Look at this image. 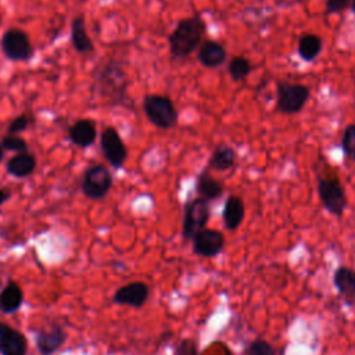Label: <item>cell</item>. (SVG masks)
<instances>
[{
  "label": "cell",
  "instance_id": "obj_1",
  "mask_svg": "<svg viewBox=\"0 0 355 355\" xmlns=\"http://www.w3.org/2000/svg\"><path fill=\"white\" fill-rule=\"evenodd\" d=\"M205 32L207 24L198 14L189 18H182L168 37L172 57L178 60L189 57L194 50L198 49Z\"/></svg>",
  "mask_w": 355,
  "mask_h": 355
},
{
  "label": "cell",
  "instance_id": "obj_2",
  "mask_svg": "<svg viewBox=\"0 0 355 355\" xmlns=\"http://www.w3.org/2000/svg\"><path fill=\"white\" fill-rule=\"evenodd\" d=\"M143 110L147 119L159 129L169 130L178 123V111L166 96L147 94L143 100Z\"/></svg>",
  "mask_w": 355,
  "mask_h": 355
},
{
  "label": "cell",
  "instance_id": "obj_3",
  "mask_svg": "<svg viewBox=\"0 0 355 355\" xmlns=\"http://www.w3.org/2000/svg\"><path fill=\"white\" fill-rule=\"evenodd\" d=\"M316 189L324 209L329 214L340 218L348 205L347 196L340 179L336 175L318 178Z\"/></svg>",
  "mask_w": 355,
  "mask_h": 355
},
{
  "label": "cell",
  "instance_id": "obj_4",
  "mask_svg": "<svg viewBox=\"0 0 355 355\" xmlns=\"http://www.w3.org/2000/svg\"><path fill=\"white\" fill-rule=\"evenodd\" d=\"M276 107L280 112L291 115L300 112L309 100V89L301 83L280 80L276 85Z\"/></svg>",
  "mask_w": 355,
  "mask_h": 355
},
{
  "label": "cell",
  "instance_id": "obj_5",
  "mask_svg": "<svg viewBox=\"0 0 355 355\" xmlns=\"http://www.w3.org/2000/svg\"><path fill=\"white\" fill-rule=\"evenodd\" d=\"M211 216L209 202L204 198L196 197L184 204L183 208V222H182V236L184 241L193 240V237L202 229Z\"/></svg>",
  "mask_w": 355,
  "mask_h": 355
},
{
  "label": "cell",
  "instance_id": "obj_6",
  "mask_svg": "<svg viewBox=\"0 0 355 355\" xmlns=\"http://www.w3.org/2000/svg\"><path fill=\"white\" fill-rule=\"evenodd\" d=\"M112 186V176L110 171L103 165H93L90 166L83 176L82 190L85 196L93 200L103 198L107 196Z\"/></svg>",
  "mask_w": 355,
  "mask_h": 355
},
{
  "label": "cell",
  "instance_id": "obj_7",
  "mask_svg": "<svg viewBox=\"0 0 355 355\" xmlns=\"http://www.w3.org/2000/svg\"><path fill=\"white\" fill-rule=\"evenodd\" d=\"M1 50L10 60L26 61L32 57L33 49L25 32L10 29L1 37Z\"/></svg>",
  "mask_w": 355,
  "mask_h": 355
},
{
  "label": "cell",
  "instance_id": "obj_8",
  "mask_svg": "<svg viewBox=\"0 0 355 355\" xmlns=\"http://www.w3.org/2000/svg\"><path fill=\"white\" fill-rule=\"evenodd\" d=\"M193 252L202 258H214L225 248V236L215 229H202L193 237Z\"/></svg>",
  "mask_w": 355,
  "mask_h": 355
},
{
  "label": "cell",
  "instance_id": "obj_9",
  "mask_svg": "<svg viewBox=\"0 0 355 355\" xmlns=\"http://www.w3.org/2000/svg\"><path fill=\"white\" fill-rule=\"evenodd\" d=\"M100 141L103 154L107 158V161L114 168L123 166L128 157V150L118 132L114 128H105L101 133Z\"/></svg>",
  "mask_w": 355,
  "mask_h": 355
},
{
  "label": "cell",
  "instance_id": "obj_10",
  "mask_svg": "<svg viewBox=\"0 0 355 355\" xmlns=\"http://www.w3.org/2000/svg\"><path fill=\"white\" fill-rule=\"evenodd\" d=\"M150 294V288L143 282H132L119 287L114 294V302L118 305H128L140 308L146 304Z\"/></svg>",
  "mask_w": 355,
  "mask_h": 355
},
{
  "label": "cell",
  "instance_id": "obj_11",
  "mask_svg": "<svg viewBox=\"0 0 355 355\" xmlns=\"http://www.w3.org/2000/svg\"><path fill=\"white\" fill-rule=\"evenodd\" d=\"M64 341H65V333L57 324L37 331L35 337L36 348L40 352V355H51L64 344Z\"/></svg>",
  "mask_w": 355,
  "mask_h": 355
},
{
  "label": "cell",
  "instance_id": "obj_12",
  "mask_svg": "<svg viewBox=\"0 0 355 355\" xmlns=\"http://www.w3.org/2000/svg\"><path fill=\"white\" fill-rule=\"evenodd\" d=\"M245 215V207L239 196H229L225 201L223 211H222V219H223V226L229 232H234L239 229L244 220Z\"/></svg>",
  "mask_w": 355,
  "mask_h": 355
},
{
  "label": "cell",
  "instance_id": "obj_13",
  "mask_svg": "<svg viewBox=\"0 0 355 355\" xmlns=\"http://www.w3.org/2000/svg\"><path fill=\"white\" fill-rule=\"evenodd\" d=\"M333 283L337 293L348 305L355 304V270L348 266H338L333 276Z\"/></svg>",
  "mask_w": 355,
  "mask_h": 355
},
{
  "label": "cell",
  "instance_id": "obj_14",
  "mask_svg": "<svg viewBox=\"0 0 355 355\" xmlns=\"http://www.w3.org/2000/svg\"><path fill=\"white\" fill-rule=\"evenodd\" d=\"M223 184L220 180L214 178L208 169H202L196 179V191L200 198L205 201H214L222 197L223 194Z\"/></svg>",
  "mask_w": 355,
  "mask_h": 355
},
{
  "label": "cell",
  "instance_id": "obj_15",
  "mask_svg": "<svg viewBox=\"0 0 355 355\" xmlns=\"http://www.w3.org/2000/svg\"><path fill=\"white\" fill-rule=\"evenodd\" d=\"M226 50L225 47L214 40H205L200 44L197 58L201 65L205 68H216L226 61Z\"/></svg>",
  "mask_w": 355,
  "mask_h": 355
},
{
  "label": "cell",
  "instance_id": "obj_16",
  "mask_svg": "<svg viewBox=\"0 0 355 355\" xmlns=\"http://www.w3.org/2000/svg\"><path fill=\"white\" fill-rule=\"evenodd\" d=\"M237 161V153L233 147L227 144H218L208 159V168L215 169L218 172H223L230 169Z\"/></svg>",
  "mask_w": 355,
  "mask_h": 355
},
{
  "label": "cell",
  "instance_id": "obj_17",
  "mask_svg": "<svg viewBox=\"0 0 355 355\" xmlns=\"http://www.w3.org/2000/svg\"><path fill=\"white\" fill-rule=\"evenodd\" d=\"M96 126L89 119H79L69 128V139L79 147H87L96 140Z\"/></svg>",
  "mask_w": 355,
  "mask_h": 355
},
{
  "label": "cell",
  "instance_id": "obj_18",
  "mask_svg": "<svg viewBox=\"0 0 355 355\" xmlns=\"http://www.w3.org/2000/svg\"><path fill=\"white\" fill-rule=\"evenodd\" d=\"M22 290L15 282H8L0 293V311L4 313H14L22 305Z\"/></svg>",
  "mask_w": 355,
  "mask_h": 355
},
{
  "label": "cell",
  "instance_id": "obj_19",
  "mask_svg": "<svg viewBox=\"0 0 355 355\" xmlns=\"http://www.w3.org/2000/svg\"><path fill=\"white\" fill-rule=\"evenodd\" d=\"M322 37L315 33H305L300 37L297 51L302 61L311 62L313 61L322 51Z\"/></svg>",
  "mask_w": 355,
  "mask_h": 355
},
{
  "label": "cell",
  "instance_id": "obj_20",
  "mask_svg": "<svg viewBox=\"0 0 355 355\" xmlns=\"http://www.w3.org/2000/svg\"><path fill=\"white\" fill-rule=\"evenodd\" d=\"M35 166H36L35 157L26 151V153H19L12 158H10V161L7 162V172L11 173L12 176L24 178L31 175Z\"/></svg>",
  "mask_w": 355,
  "mask_h": 355
},
{
  "label": "cell",
  "instance_id": "obj_21",
  "mask_svg": "<svg viewBox=\"0 0 355 355\" xmlns=\"http://www.w3.org/2000/svg\"><path fill=\"white\" fill-rule=\"evenodd\" d=\"M26 348L28 344L24 334L15 329H11L0 347V352L1 355H25Z\"/></svg>",
  "mask_w": 355,
  "mask_h": 355
},
{
  "label": "cell",
  "instance_id": "obj_22",
  "mask_svg": "<svg viewBox=\"0 0 355 355\" xmlns=\"http://www.w3.org/2000/svg\"><path fill=\"white\" fill-rule=\"evenodd\" d=\"M71 28H72L71 40H72V44H73L75 50L79 51V53L92 51L93 50V44H92V42H90V39H89V36L86 33L83 18H80V17L73 18Z\"/></svg>",
  "mask_w": 355,
  "mask_h": 355
},
{
  "label": "cell",
  "instance_id": "obj_23",
  "mask_svg": "<svg viewBox=\"0 0 355 355\" xmlns=\"http://www.w3.org/2000/svg\"><path fill=\"white\" fill-rule=\"evenodd\" d=\"M251 71H252V65H251L250 60H247L245 57H241V55L232 57L227 64V72H229L230 78L236 82L244 80L250 75Z\"/></svg>",
  "mask_w": 355,
  "mask_h": 355
},
{
  "label": "cell",
  "instance_id": "obj_24",
  "mask_svg": "<svg viewBox=\"0 0 355 355\" xmlns=\"http://www.w3.org/2000/svg\"><path fill=\"white\" fill-rule=\"evenodd\" d=\"M244 355H276L270 343L263 338L252 340L244 349Z\"/></svg>",
  "mask_w": 355,
  "mask_h": 355
},
{
  "label": "cell",
  "instance_id": "obj_25",
  "mask_svg": "<svg viewBox=\"0 0 355 355\" xmlns=\"http://www.w3.org/2000/svg\"><path fill=\"white\" fill-rule=\"evenodd\" d=\"M341 147L344 154L355 162V123H351L345 128L341 139Z\"/></svg>",
  "mask_w": 355,
  "mask_h": 355
},
{
  "label": "cell",
  "instance_id": "obj_26",
  "mask_svg": "<svg viewBox=\"0 0 355 355\" xmlns=\"http://www.w3.org/2000/svg\"><path fill=\"white\" fill-rule=\"evenodd\" d=\"M1 146H3V148L10 150V151H17L18 154L19 153H26V150H28V146L24 141V139H21L15 135L4 136L3 140H1Z\"/></svg>",
  "mask_w": 355,
  "mask_h": 355
},
{
  "label": "cell",
  "instance_id": "obj_27",
  "mask_svg": "<svg viewBox=\"0 0 355 355\" xmlns=\"http://www.w3.org/2000/svg\"><path fill=\"white\" fill-rule=\"evenodd\" d=\"M173 355H198V344L193 338H183L173 348Z\"/></svg>",
  "mask_w": 355,
  "mask_h": 355
},
{
  "label": "cell",
  "instance_id": "obj_28",
  "mask_svg": "<svg viewBox=\"0 0 355 355\" xmlns=\"http://www.w3.org/2000/svg\"><path fill=\"white\" fill-rule=\"evenodd\" d=\"M351 4V0H326L324 4V14L333 15L345 11Z\"/></svg>",
  "mask_w": 355,
  "mask_h": 355
},
{
  "label": "cell",
  "instance_id": "obj_29",
  "mask_svg": "<svg viewBox=\"0 0 355 355\" xmlns=\"http://www.w3.org/2000/svg\"><path fill=\"white\" fill-rule=\"evenodd\" d=\"M29 125V118L26 115H18L15 119H12L8 125V132L10 135H15V133H19L22 130H25Z\"/></svg>",
  "mask_w": 355,
  "mask_h": 355
},
{
  "label": "cell",
  "instance_id": "obj_30",
  "mask_svg": "<svg viewBox=\"0 0 355 355\" xmlns=\"http://www.w3.org/2000/svg\"><path fill=\"white\" fill-rule=\"evenodd\" d=\"M304 1H308V0H273V4L276 7H280V8H288V7L301 4Z\"/></svg>",
  "mask_w": 355,
  "mask_h": 355
},
{
  "label": "cell",
  "instance_id": "obj_31",
  "mask_svg": "<svg viewBox=\"0 0 355 355\" xmlns=\"http://www.w3.org/2000/svg\"><path fill=\"white\" fill-rule=\"evenodd\" d=\"M11 329L12 327H10L8 324H6V323H3V322H0V347H1V344H3V341L6 340V337H7V334L11 331Z\"/></svg>",
  "mask_w": 355,
  "mask_h": 355
},
{
  "label": "cell",
  "instance_id": "obj_32",
  "mask_svg": "<svg viewBox=\"0 0 355 355\" xmlns=\"http://www.w3.org/2000/svg\"><path fill=\"white\" fill-rule=\"evenodd\" d=\"M8 197H10V193H8L7 190H0V205H1L4 201H7Z\"/></svg>",
  "mask_w": 355,
  "mask_h": 355
},
{
  "label": "cell",
  "instance_id": "obj_33",
  "mask_svg": "<svg viewBox=\"0 0 355 355\" xmlns=\"http://www.w3.org/2000/svg\"><path fill=\"white\" fill-rule=\"evenodd\" d=\"M349 7H351V11L355 14V0H351V4H349Z\"/></svg>",
  "mask_w": 355,
  "mask_h": 355
},
{
  "label": "cell",
  "instance_id": "obj_34",
  "mask_svg": "<svg viewBox=\"0 0 355 355\" xmlns=\"http://www.w3.org/2000/svg\"><path fill=\"white\" fill-rule=\"evenodd\" d=\"M3 153H4V148H3V146L0 144V162H1V159H3Z\"/></svg>",
  "mask_w": 355,
  "mask_h": 355
},
{
  "label": "cell",
  "instance_id": "obj_35",
  "mask_svg": "<svg viewBox=\"0 0 355 355\" xmlns=\"http://www.w3.org/2000/svg\"><path fill=\"white\" fill-rule=\"evenodd\" d=\"M0 286H1V279H0Z\"/></svg>",
  "mask_w": 355,
  "mask_h": 355
}]
</instances>
